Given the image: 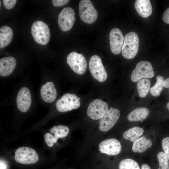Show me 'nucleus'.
<instances>
[{
  "mask_svg": "<svg viewBox=\"0 0 169 169\" xmlns=\"http://www.w3.org/2000/svg\"><path fill=\"white\" fill-rule=\"evenodd\" d=\"M139 47V39L137 34L131 32L125 37L124 43L121 48L123 56L125 59H131L136 55Z\"/></svg>",
  "mask_w": 169,
  "mask_h": 169,
  "instance_id": "obj_1",
  "label": "nucleus"
},
{
  "mask_svg": "<svg viewBox=\"0 0 169 169\" xmlns=\"http://www.w3.org/2000/svg\"><path fill=\"white\" fill-rule=\"evenodd\" d=\"M32 35L38 44L45 45L49 42L50 33L47 25L44 22L37 21L33 24L31 29Z\"/></svg>",
  "mask_w": 169,
  "mask_h": 169,
  "instance_id": "obj_2",
  "label": "nucleus"
},
{
  "mask_svg": "<svg viewBox=\"0 0 169 169\" xmlns=\"http://www.w3.org/2000/svg\"><path fill=\"white\" fill-rule=\"evenodd\" d=\"M153 68L150 62L148 61H142L139 62L133 70L131 79L133 82H138L145 78L153 77L155 75Z\"/></svg>",
  "mask_w": 169,
  "mask_h": 169,
  "instance_id": "obj_3",
  "label": "nucleus"
},
{
  "mask_svg": "<svg viewBox=\"0 0 169 169\" xmlns=\"http://www.w3.org/2000/svg\"><path fill=\"white\" fill-rule=\"evenodd\" d=\"M79 13L81 20L88 24L94 23L98 17V13L89 0H82L80 1Z\"/></svg>",
  "mask_w": 169,
  "mask_h": 169,
  "instance_id": "obj_4",
  "label": "nucleus"
},
{
  "mask_svg": "<svg viewBox=\"0 0 169 169\" xmlns=\"http://www.w3.org/2000/svg\"><path fill=\"white\" fill-rule=\"evenodd\" d=\"M80 103L77 96L74 94L65 93L56 102L57 110L61 112L71 111L79 108Z\"/></svg>",
  "mask_w": 169,
  "mask_h": 169,
  "instance_id": "obj_5",
  "label": "nucleus"
},
{
  "mask_svg": "<svg viewBox=\"0 0 169 169\" xmlns=\"http://www.w3.org/2000/svg\"><path fill=\"white\" fill-rule=\"evenodd\" d=\"M14 159L18 163L25 164L35 163L38 160V156L33 149L27 147H21L15 152Z\"/></svg>",
  "mask_w": 169,
  "mask_h": 169,
  "instance_id": "obj_6",
  "label": "nucleus"
},
{
  "mask_svg": "<svg viewBox=\"0 0 169 169\" xmlns=\"http://www.w3.org/2000/svg\"><path fill=\"white\" fill-rule=\"evenodd\" d=\"M89 68L93 77L100 82L105 81L107 77V72L99 56H92L89 61Z\"/></svg>",
  "mask_w": 169,
  "mask_h": 169,
  "instance_id": "obj_7",
  "label": "nucleus"
},
{
  "mask_svg": "<svg viewBox=\"0 0 169 169\" xmlns=\"http://www.w3.org/2000/svg\"><path fill=\"white\" fill-rule=\"evenodd\" d=\"M67 62L72 69L78 74H82L86 70L87 61L81 54L75 52L70 53L67 56Z\"/></svg>",
  "mask_w": 169,
  "mask_h": 169,
  "instance_id": "obj_8",
  "label": "nucleus"
},
{
  "mask_svg": "<svg viewBox=\"0 0 169 169\" xmlns=\"http://www.w3.org/2000/svg\"><path fill=\"white\" fill-rule=\"evenodd\" d=\"M120 115L118 109L110 107L99 120L98 126L100 130L103 132L110 130L117 122Z\"/></svg>",
  "mask_w": 169,
  "mask_h": 169,
  "instance_id": "obj_9",
  "label": "nucleus"
},
{
  "mask_svg": "<svg viewBox=\"0 0 169 169\" xmlns=\"http://www.w3.org/2000/svg\"><path fill=\"white\" fill-rule=\"evenodd\" d=\"M108 104L100 99H96L89 104L87 110L88 116L93 120L102 118L108 110Z\"/></svg>",
  "mask_w": 169,
  "mask_h": 169,
  "instance_id": "obj_10",
  "label": "nucleus"
},
{
  "mask_svg": "<svg viewBox=\"0 0 169 169\" xmlns=\"http://www.w3.org/2000/svg\"><path fill=\"white\" fill-rule=\"evenodd\" d=\"M75 20L74 10L70 7L64 8L59 15L58 23L60 29L63 31H67L72 27Z\"/></svg>",
  "mask_w": 169,
  "mask_h": 169,
  "instance_id": "obj_11",
  "label": "nucleus"
},
{
  "mask_svg": "<svg viewBox=\"0 0 169 169\" xmlns=\"http://www.w3.org/2000/svg\"><path fill=\"white\" fill-rule=\"evenodd\" d=\"M100 151L109 155L114 156L119 154L121 150L120 142L115 138H110L102 141L99 145Z\"/></svg>",
  "mask_w": 169,
  "mask_h": 169,
  "instance_id": "obj_12",
  "label": "nucleus"
},
{
  "mask_svg": "<svg viewBox=\"0 0 169 169\" xmlns=\"http://www.w3.org/2000/svg\"><path fill=\"white\" fill-rule=\"evenodd\" d=\"M124 39L122 33L120 29L114 28L111 30L109 34L110 45L113 53L118 54L120 53Z\"/></svg>",
  "mask_w": 169,
  "mask_h": 169,
  "instance_id": "obj_13",
  "label": "nucleus"
},
{
  "mask_svg": "<svg viewBox=\"0 0 169 169\" xmlns=\"http://www.w3.org/2000/svg\"><path fill=\"white\" fill-rule=\"evenodd\" d=\"M18 109L21 111L26 112L29 109L32 102L31 96L29 90L24 87L18 93L16 99Z\"/></svg>",
  "mask_w": 169,
  "mask_h": 169,
  "instance_id": "obj_14",
  "label": "nucleus"
},
{
  "mask_svg": "<svg viewBox=\"0 0 169 169\" xmlns=\"http://www.w3.org/2000/svg\"><path fill=\"white\" fill-rule=\"evenodd\" d=\"M16 65L15 59L12 56L3 57L0 59V75L7 76L13 71Z\"/></svg>",
  "mask_w": 169,
  "mask_h": 169,
  "instance_id": "obj_15",
  "label": "nucleus"
},
{
  "mask_svg": "<svg viewBox=\"0 0 169 169\" xmlns=\"http://www.w3.org/2000/svg\"><path fill=\"white\" fill-rule=\"evenodd\" d=\"M40 95L45 102L51 103L55 100L57 96V91L54 83L48 82L42 85L40 89Z\"/></svg>",
  "mask_w": 169,
  "mask_h": 169,
  "instance_id": "obj_16",
  "label": "nucleus"
},
{
  "mask_svg": "<svg viewBox=\"0 0 169 169\" xmlns=\"http://www.w3.org/2000/svg\"><path fill=\"white\" fill-rule=\"evenodd\" d=\"M134 7L139 15L144 18H147L152 14V8L149 0H136Z\"/></svg>",
  "mask_w": 169,
  "mask_h": 169,
  "instance_id": "obj_17",
  "label": "nucleus"
},
{
  "mask_svg": "<svg viewBox=\"0 0 169 169\" xmlns=\"http://www.w3.org/2000/svg\"><path fill=\"white\" fill-rule=\"evenodd\" d=\"M149 111L146 107H139L135 109L128 115V120L132 122L140 121L142 122L148 116Z\"/></svg>",
  "mask_w": 169,
  "mask_h": 169,
  "instance_id": "obj_18",
  "label": "nucleus"
},
{
  "mask_svg": "<svg viewBox=\"0 0 169 169\" xmlns=\"http://www.w3.org/2000/svg\"><path fill=\"white\" fill-rule=\"evenodd\" d=\"M13 31L9 27L4 26L0 28V48H3L10 43L13 37Z\"/></svg>",
  "mask_w": 169,
  "mask_h": 169,
  "instance_id": "obj_19",
  "label": "nucleus"
},
{
  "mask_svg": "<svg viewBox=\"0 0 169 169\" xmlns=\"http://www.w3.org/2000/svg\"><path fill=\"white\" fill-rule=\"evenodd\" d=\"M152 145L151 140L143 136L136 140L133 142L132 149L134 152L141 153L145 152Z\"/></svg>",
  "mask_w": 169,
  "mask_h": 169,
  "instance_id": "obj_20",
  "label": "nucleus"
},
{
  "mask_svg": "<svg viewBox=\"0 0 169 169\" xmlns=\"http://www.w3.org/2000/svg\"><path fill=\"white\" fill-rule=\"evenodd\" d=\"M144 130L138 126H135L125 131L123 135L124 139L134 142L138 139L144 133Z\"/></svg>",
  "mask_w": 169,
  "mask_h": 169,
  "instance_id": "obj_21",
  "label": "nucleus"
},
{
  "mask_svg": "<svg viewBox=\"0 0 169 169\" xmlns=\"http://www.w3.org/2000/svg\"><path fill=\"white\" fill-rule=\"evenodd\" d=\"M138 95L141 98H144L148 93L151 89V82L148 79H141L137 83Z\"/></svg>",
  "mask_w": 169,
  "mask_h": 169,
  "instance_id": "obj_22",
  "label": "nucleus"
},
{
  "mask_svg": "<svg viewBox=\"0 0 169 169\" xmlns=\"http://www.w3.org/2000/svg\"><path fill=\"white\" fill-rule=\"evenodd\" d=\"M156 81L155 84L150 89L151 95L155 97L159 96L164 87L165 80L164 78L160 75H158L156 78Z\"/></svg>",
  "mask_w": 169,
  "mask_h": 169,
  "instance_id": "obj_23",
  "label": "nucleus"
},
{
  "mask_svg": "<svg viewBox=\"0 0 169 169\" xmlns=\"http://www.w3.org/2000/svg\"><path fill=\"white\" fill-rule=\"evenodd\" d=\"M50 132L54 134V136L59 138H63L66 136L69 132L68 127L64 125H59L54 126L50 129Z\"/></svg>",
  "mask_w": 169,
  "mask_h": 169,
  "instance_id": "obj_24",
  "label": "nucleus"
},
{
  "mask_svg": "<svg viewBox=\"0 0 169 169\" xmlns=\"http://www.w3.org/2000/svg\"><path fill=\"white\" fill-rule=\"evenodd\" d=\"M119 169H141L137 162L131 159L122 160L119 165Z\"/></svg>",
  "mask_w": 169,
  "mask_h": 169,
  "instance_id": "obj_25",
  "label": "nucleus"
},
{
  "mask_svg": "<svg viewBox=\"0 0 169 169\" xmlns=\"http://www.w3.org/2000/svg\"><path fill=\"white\" fill-rule=\"evenodd\" d=\"M157 157L159 163L158 169H169V161L164 152H161L158 153Z\"/></svg>",
  "mask_w": 169,
  "mask_h": 169,
  "instance_id": "obj_26",
  "label": "nucleus"
},
{
  "mask_svg": "<svg viewBox=\"0 0 169 169\" xmlns=\"http://www.w3.org/2000/svg\"><path fill=\"white\" fill-rule=\"evenodd\" d=\"M162 146L164 153L169 161V137H166L163 139Z\"/></svg>",
  "mask_w": 169,
  "mask_h": 169,
  "instance_id": "obj_27",
  "label": "nucleus"
},
{
  "mask_svg": "<svg viewBox=\"0 0 169 169\" xmlns=\"http://www.w3.org/2000/svg\"><path fill=\"white\" fill-rule=\"evenodd\" d=\"M44 139L46 143L49 146L51 147L53 146L54 143V136L50 133H46L44 136Z\"/></svg>",
  "mask_w": 169,
  "mask_h": 169,
  "instance_id": "obj_28",
  "label": "nucleus"
},
{
  "mask_svg": "<svg viewBox=\"0 0 169 169\" xmlns=\"http://www.w3.org/2000/svg\"><path fill=\"white\" fill-rule=\"evenodd\" d=\"M3 1L5 7L8 9H10L14 7L17 1L16 0H3Z\"/></svg>",
  "mask_w": 169,
  "mask_h": 169,
  "instance_id": "obj_29",
  "label": "nucleus"
},
{
  "mask_svg": "<svg viewBox=\"0 0 169 169\" xmlns=\"http://www.w3.org/2000/svg\"><path fill=\"white\" fill-rule=\"evenodd\" d=\"M69 1L68 0H52V3L55 7H59L64 6Z\"/></svg>",
  "mask_w": 169,
  "mask_h": 169,
  "instance_id": "obj_30",
  "label": "nucleus"
},
{
  "mask_svg": "<svg viewBox=\"0 0 169 169\" xmlns=\"http://www.w3.org/2000/svg\"><path fill=\"white\" fill-rule=\"evenodd\" d=\"M162 19L165 23L169 24V8L164 12L162 16Z\"/></svg>",
  "mask_w": 169,
  "mask_h": 169,
  "instance_id": "obj_31",
  "label": "nucleus"
},
{
  "mask_svg": "<svg viewBox=\"0 0 169 169\" xmlns=\"http://www.w3.org/2000/svg\"><path fill=\"white\" fill-rule=\"evenodd\" d=\"M164 87L166 88H169V78L165 79L164 83Z\"/></svg>",
  "mask_w": 169,
  "mask_h": 169,
  "instance_id": "obj_32",
  "label": "nucleus"
},
{
  "mask_svg": "<svg viewBox=\"0 0 169 169\" xmlns=\"http://www.w3.org/2000/svg\"><path fill=\"white\" fill-rule=\"evenodd\" d=\"M141 169H151V168L148 164L144 163L141 165Z\"/></svg>",
  "mask_w": 169,
  "mask_h": 169,
  "instance_id": "obj_33",
  "label": "nucleus"
},
{
  "mask_svg": "<svg viewBox=\"0 0 169 169\" xmlns=\"http://www.w3.org/2000/svg\"><path fill=\"white\" fill-rule=\"evenodd\" d=\"M6 169V165L4 163H1V162L0 163V169Z\"/></svg>",
  "mask_w": 169,
  "mask_h": 169,
  "instance_id": "obj_34",
  "label": "nucleus"
},
{
  "mask_svg": "<svg viewBox=\"0 0 169 169\" xmlns=\"http://www.w3.org/2000/svg\"><path fill=\"white\" fill-rule=\"evenodd\" d=\"M166 106L167 109L169 110V102L167 103Z\"/></svg>",
  "mask_w": 169,
  "mask_h": 169,
  "instance_id": "obj_35",
  "label": "nucleus"
}]
</instances>
